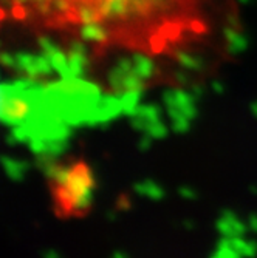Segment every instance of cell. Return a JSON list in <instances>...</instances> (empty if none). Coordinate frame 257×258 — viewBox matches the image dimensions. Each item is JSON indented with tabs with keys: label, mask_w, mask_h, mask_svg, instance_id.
Listing matches in <instances>:
<instances>
[{
	"label": "cell",
	"mask_w": 257,
	"mask_h": 258,
	"mask_svg": "<svg viewBox=\"0 0 257 258\" xmlns=\"http://www.w3.org/2000/svg\"><path fill=\"white\" fill-rule=\"evenodd\" d=\"M223 34L226 37V50H228L229 54L237 56V54H242L243 51L248 50L249 40L243 33L237 31L236 28H232V27H226L223 30Z\"/></svg>",
	"instance_id": "2"
},
{
	"label": "cell",
	"mask_w": 257,
	"mask_h": 258,
	"mask_svg": "<svg viewBox=\"0 0 257 258\" xmlns=\"http://www.w3.org/2000/svg\"><path fill=\"white\" fill-rule=\"evenodd\" d=\"M79 37L82 42H90V43H102L109 39V31L101 23H90L81 28Z\"/></svg>",
	"instance_id": "4"
},
{
	"label": "cell",
	"mask_w": 257,
	"mask_h": 258,
	"mask_svg": "<svg viewBox=\"0 0 257 258\" xmlns=\"http://www.w3.org/2000/svg\"><path fill=\"white\" fill-rule=\"evenodd\" d=\"M5 101H7V98H5V93H4L2 87H0V119H2V116H4V107H5Z\"/></svg>",
	"instance_id": "6"
},
{
	"label": "cell",
	"mask_w": 257,
	"mask_h": 258,
	"mask_svg": "<svg viewBox=\"0 0 257 258\" xmlns=\"http://www.w3.org/2000/svg\"><path fill=\"white\" fill-rule=\"evenodd\" d=\"M130 57H132V63H133V72L136 73V76L139 79L146 82L153 78L157 65L149 56H146L143 53H133Z\"/></svg>",
	"instance_id": "3"
},
{
	"label": "cell",
	"mask_w": 257,
	"mask_h": 258,
	"mask_svg": "<svg viewBox=\"0 0 257 258\" xmlns=\"http://www.w3.org/2000/svg\"><path fill=\"white\" fill-rule=\"evenodd\" d=\"M237 2L240 4V5H249L252 0H237Z\"/></svg>",
	"instance_id": "7"
},
{
	"label": "cell",
	"mask_w": 257,
	"mask_h": 258,
	"mask_svg": "<svg viewBox=\"0 0 257 258\" xmlns=\"http://www.w3.org/2000/svg\"><path fill=\"white\" fill-rule=\"evenodd\" d=\"M95 189V173L84 159L58 161L46 172V192L52 210L61 220L85 217L91 209Z\"/></svg>",
	"instance_id": "1"
},
{
	"label": "cell",
	"mask_w": 257,
	"mask_h": 258,
	"mask_svg": "<svg viewBox=\"0 0 257 258\" xmlns=\"http://www.w3.org/2000/svg\"><path fill=\"white\" fill-rule=\"evenodd\" d=\"M177 62L180 63V67H183L184 70H189V72H198V70L203 68V60L200 57L186 51L177 53Z\"/></svg>",
	"instance_id": "5"
}]
</instances>
